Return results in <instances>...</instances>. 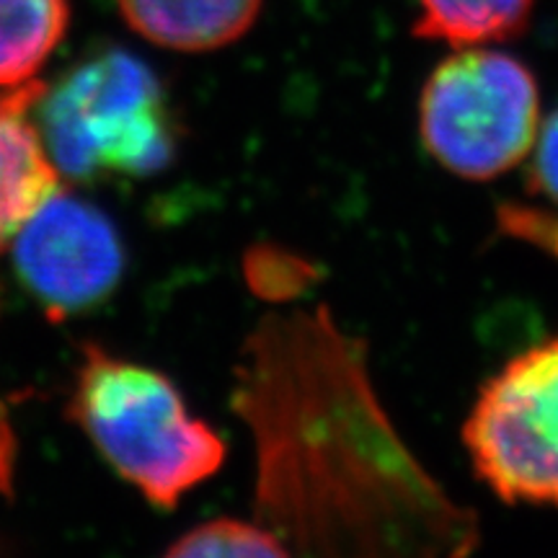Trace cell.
<instances>
[{"instance_id": "cell-1", "label": "cell", "mask_w": 558, "mask_h": 558, "mask_svg": "<svg viewBox=\"0 0 558 558\" xmlns=\"http://www.w3.org/2000/svg\"><path fill=\"white\" fill-rule=\"evenodd\" d=\"M233 407L254 432L256 522L290 554L463 556L476 514L422 469L329 311L271 313L246 339Z\"/></svg>"}, {"instance_id": "cell-2", "label": "cell", "mask_w": 558, "mask_h": 558, "mask_svg": "<svg viewBox=\"0 0 558 558\" xmlns=\"http://www.w3.org/2000/svg\"><path fill=\"white\" fill-rule=\"evenodd\" d=\"M73 416L104 458L158 507H177L226 460V445L190 414L173 383L156 369L88 349Z\"/></svg>"}, {"instance_id": "cell-3", "label": "cell", "mask_w": 558, "mask_h": 558, "mask_svg": "<svg viewBox=\"0 0 558 558\" xmlns=\"http://www.w3.org/2000/svg\"><path fill=\"white\" fill-rule=\"evenodd\" d=\"M41 140L70 177H150L173 156V128L156 73L128 50L83 62L39 96Z\"/></svg>"}, {"instance_id": "cell-4", "label": "cell", "mask_w": 558, "mask_h": 558, "mask_svg": "<svg viewBox=\"0 0 558 558\" xmlns=\"http://www.w3.org/2000/svg\"><path fill=\"white\" fill-rule=\"evenodd\" d=\"M541 130V88L514 54L486 45L458 47L432 70L418 101L424 148L469 181L512 171Z\"/></svg>"}, {"instance_id": "cell-5", "label": "cell", "mask_w": 558, "mask_h": 558, "mask_svg": "<svg viewBox=\"0 0 558 558\" xmlns=\"http://www.w3.org/2000/svg\"><path fill=\"white\" fill-rule=\"evenodd\" d=\"M463 442L499 499L558 507V337L514 354L484 383Z\"/></svg>"}, {"instance_id": "cell-6", "label": "cell", "mask_w": 558, "mask_h": 558, "mask_svg": "<svg viewBox=\"0 0 558 558\" xmlns=\"http://www.w3.org/2000/svg\"><path fill=\"white\" fill-rule=\"evenodd\" d=\"M16 267L47 308L70 313L114 290L124 256L114 226L99 209L54 190L21 226Z\"/></svg>"}, {"instance_id": "cell-7", "label": "cell", "mask_w": 558, "mask_h": 558, "mask_svg": "<svg viewBox=\"0 0 558 558\" xmlns=\"http://www.w3.org/2000/svg\"><path fill=\"white\" fill-rule=\"evenodd\" d=\"M41 94L37 81L0 94V246L58 190V171L24 117Z\"/></svg>"}, {"instance_id": "cell-8", "label": "cell", "mask_w": 558, "mask_h": 558, "mask_svg": "<svg viewBox=\"0 0 558 558\" xmlns=\"http://www.w3.org/2000/svg\"><path fill=\"white\" fill-rule=\"evenodd\" d=\"M128 24L153 45L213 52L233 45L259 19L264 0H117Z\"/></svg>"}, {"instance_id": "cell-9", "label": "cell", "mask_w": 558, "mask_h": 558, "mask_svg": "<svg viewBox=\"0 0 558 558\" xmlns=\"http://www.w3.org/2000/svg\"><path fill=\"white\" fill-rule=\"evenodd\" d=\"M535 0H418L414 37L458 47L494 45L525 34Z\"/></svg>"}, {"instance_id": "cell-10", "label": "cell", "mask_w": 558, "mask_h": 558, "mask_svg": "<svg viewBox=\"0 0 558 558\" xmlns=\"http://www.w3.org/2000/svg\"><path fill=\"white\" fill-rule=\"evenodd\" d=\"M68 0H0V88L24 86L68 29Z\"/></svg>"}, {"instance_id": "cell-11", "label": "cell", "mask_w": 558, "mask_h": 558, "mask_svg": "<svg viewBox=\"0 0 558 558\" xmlns=\"http://www.w3.org/2000/svg\"><path fill=\"white\" fill-rule=\"evenodd\" d=\"M169 556H290L288 546L259 522L213 520L190 530L166 550Z\"/></svg>"}, {"instance_id": "cell-12", "label": "cell", "mask_w": 558, "mask_h": 558, "mask_svg": "<svg viewBox=\"0 0 558 558\" xmlns=\"http://www.w3.org/2000/svg\"><path fill=\"white\" fill-rule=\"evenodd\" d=\"M246 277L259 295L269 300H288L295 298V290L308 282L311 267L292 254L256 248L246 256Z\"/></svg>"}, {"instance_id": "cell-13", "label": "cell", "mask_w": 558, "mask_h": 558, "mask_svg": "<svg viewBox=\"0 0 558 558\" xmlns=\"http://www.w3.org/2000/svg\"><path fill=\"white\" fill-rule=\"evenodd\" d=\"M530 190L558 205V109L541 124L538 137H535Z\"/></svg>"}, {"instance_id": "cell-14", "label": "cell", "mask_w": 558, "mask_h": 558, "mask_svg": "<svg viewBox=\"0 0 558 558\" xmlns=\"http://www.w3.org/2000/svg\"><path fill=\"white\" fill-rule=\"evenodd\" d=\"M11 460H13V437L11 427L5 422L3 409H0V488L9 492L11 484Z\"/></svg>"}]
</instances>
